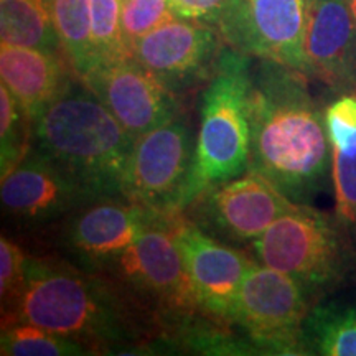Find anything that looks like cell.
Listing matches in <instances>:
<instances>
[{
	"mask_svg": "<svg viewBox=\"0 0 356 356\" xmlns=\"http://www.w3.org/2000/svg\"><path fill=\"white\" fill-rule=\"evenodd\" d=\"M351 228L337 215L296 204L249 244L259 264L299 280L315 304L356 274Z\"/></svg>",
	"mask_w": 356,
	"mask_h": 356,
	"instance_id": "8992f818",
	"label": "cell"
},
{
	"mask_svg": "<svg viewBox=\"0 0 356 356\" xmlns=\"http://www.w3.org/2000/svg\"><path fill=\"white\" fill-rule=\"evenodd\" d=\"M314 305L299 280L256 261L239 289L231 327L256 353L304 355L302 330Z\"/></svg>",
	"mask_w": 356,
	"mask_h": 356,
	"instance_id": "52a82bcc",
	"label": "cell"
},
{
	"mask_svg": "<svg viewBox=\"0 0 356 356\" xmlns=\"http://www.w3.org/2000/svg\"><path fill=\"white\" fill-rule=\"evenodd\" d=\"M332 144V185L335 215L356 228V95H340L325 111Z\"/></svg>",
	"mask_w": 356,
	"mask_h": 356,
	"instance_id": "ac0fdd59",
	"label": "cell"
},
{
	"mask_svg": "<svg viewBox=\"0 0 356 356\" xmlns=\"http://www.w3.org/2000/svg\"><path fill=\"white\" fill-rule=\"evenodd\" d=\"M197 134L181 114L134 144L124 195L160 213H181L195 163Z\"/></svg>",
	"mask_w": 356,
	"mask_h": 356,
	"instance_id": "ba28073f",
	"label": "cell"
},
{
	"mask_svg": "<svg viewBox=\"0 0 356 356\" xmlns=\"http://www.w3.org/2000/svg\"><path fill=\"white\" fill-rule=\"evenodd\" d=\"M0 40L15 47L60 53L50 0H0Z\"/></svg>",
	"mask_w": 356,
	"mask_h": 356,
	"instance_id": "ffe728a7",
	"label": "cell"
},
{
	"mask_svg": "<svg viewBox=\"0 0 356 356\" xmlns=\"http://www.w3.org/2000/svg\"><path fill=\"white\" fill-rule=\"evenodd\" d=\"M304 355L356 356V302H322L312 307L302 330Z\"/></svg>",
	"mask_w": 356,
	"mask_h": 356,
	"instance_id": "d6986e66",
	"label": "cell"
},
{
	"mask_svg": "<svg viewBox=\"0 0 356 356\" xmlns=\"http://www.w3.org/2000/svg\"><path fill=\"white\" fill-rule=\"evenodd\" d=\"M346 2H348V7H350L351 13H353L355 22H356V0H346Z\"/></svg>",
	"mask_w": 356,
	"mask_h": 356,
	"instance_id": "83f0119b",
	"label": "cell"
},
{
	"mask_svg": "<svg viewBox=\"0 0 356 356\" xmlns=\"http://www.w3.org/2000/svg\"><path fill=\"white\" fill-rule=\"evenodd\" d=\"M53 22L61 51L74 76L84 78L95 68L91 40V2L89 0H50Z\"/></svg>",
	"mask_w": 356,
	"mask_h": 356,
	"instance_id": "44dd1931",
	"label": "cell"
},
{
	"mask_svg": "<svg viewBox=\"0 0 356 356\" xmlns=\"http://www.w3.org/2000/svg\"><path fill=\"white\" fill-rule=\"evenodd\" d=\"M173 236L203 312L231 327L239 289L256 259L207 234L184 213L173 216Z\"/></svg>",
	"mask_w": 356,
	"mask_h": 356,
	"instance_id": "7c38bea8",
	"label": "cell"
},
{
	"mask_svg": "<svg viewBox=\"0 0 356 356\" xmlns=\"http://www.w3.org/2000/svg\"><path fill=\"white\" fill-rule=\"evenodd\" d=\"M70 70L60 53L0 44V78L32 126L74 81Z\"/></svg>",
	"mask_w": 356,
	"mask_h": 356,
	"instance_id": "e0dca14e",
	"label": "cell"
},
{
	"mask_svg": "<svg viewBox=\"0 0 356 356\" xmlns=\"http://www.w3.org/2000/svg\"><path fill=\"white\" fill-rule=\"evenodd\" d=\"M32 124L22 113L15 97L2 83L0 86V168L2 175L15 167L32 145Z\"/></svg>",
	"mask_w": 356,
	"mask_h": 356,
	"instance_id": "cb8c5ba5",
	"label": "cell"
},
{
	"mask_svg": "<svg viewBox=\"0 0 356 356\" xmlns=\"http://www.w3.org/2000/svg\"><path fill=\"white\" fill-rule=\"evenodd\" d=\"M173 13L180 19L215 26L220 22L226 0H168Z\"/></svg>",
	"mask_w": 356,
	"mask_h": 356,
	"instance_id": "4316f807",
	"label": "cell"
},
{
	"mask_svg": "<svg viewBox=\"0 0 356 356\" xmlns=\"http://www.w3.org/2000/svg\"><path fill=\"white\" fill-rule=\"evenodd\" d=\"M15 320L73 338L91 355L126 353L160 338L144 312L108 274L53 256H29L24 291L2 325Z\"/></svg>",
	"mask_w": 356,
	"mask_h": 356,
	"instance_id": "7a4b0ae2",
	"label": "cell"
},
{
	"mask_svg": "<svg viewBox=\"0 0 356 356\" xmlns=\"http://www.w3.org/2000/svg\"><path fill=\"white\" fill-rule=\"evenodd\" d=\"M296 204L259 172L249 168L241 177L204 190L181 213L218 241L249 246Z\"/></svg>",
	"mask_w": 356,
	"mask_h": 356,
	"instance_id": "9c48e42d",
	"label": "cell"
},
{
	"mask_svg": "<svg viewBox=\"0 0 356 356\" xmlns=\"http://www.w3.org/2000/svg\"><path fill=\"white\" fill-rule=\"evenodd\" d=\"M0 198L3 213L25 228L55 225L95 200L32 145L2 175Z\"/></svg>",
	"mask_w": 356,
	"mask_h": 356,
	"instance_id": "9a60e30c",
	"label": "cell"
},
{
	"mask_svg": "<svg viewBox=\"0 0 356 356\" xmlns=\"http://www.w3.org/2000/svg\"><path fill=\"white\" fill-rule=\"evenodd\" d=\"M309 79L270 60L251 70L249 168L297 204H312L332 184V144Z\"/></svg>",
	"mask_w": 356,
	"mask_h": 356,
	"instance_id": "6da1fadb",
	"label": "cell"
},
{
	"mask_svg": "<svg viewBox=\"0 0 356 356\" xmlns=\"http://www.w3.org/2000/svg\"><path fill=\"white\" fill-rule=\"evenodd\" d=\"M175 215L157 213L136 243L101 273L122 287L160 338L184 343L190 333L213 318L203 312L185 270L173 236Z\"/></svg>",
	"mask_w": 356,
	"mask_h": 356,
	"instance_id": "277c9868",
	"label": "cell"
},
{
	"mask_svg": "<svg viewBox=\"0 0 356 356\" xmlns=\"http://www.w3.org/2000/svg\"><path fill=\"white\" fill-rule=\"evenodd\" d=\"M91 2V40L96 65L113 63L131 56L121 24L122 0H89Z\"/></svg>",
	"mask_w": 356,
	"mask_h": 356,
	"instance_id": "603a6c76",
	"label": "cell"
},
{
	"mask_svg": "<svg viewBox=\"0 0 356 356\" xmlns=\"http://www.w3.org/2000/svg\"><path fill=\"white\" fill-rule=\"evenodd\" d=\"M136 137L81 79L53 101L32 127V147L92 198L122 197Z\"/></svg>",
	"mask_w": 356,
	"mask_h": 356,
	"instance_id": "3957f363",
	"label": "cell"
},
{
	"mask_svg": "<svg viewBox=\"0 0 356 356\" xmlns=\"http://www.w3.org/2000/svg\"><path fill=\"white\" fill-rule=\"evenodd\" d=\"M251 56L226 44L202 95L197 149L185 210L210 186L241 177L249 168ZM184 210V211H185Z\"/></svg>",
	"mask_w": 356,
	"mask_h": 356,
	"instance_id": "5b68a950",
	"label": "cell"
},
{
	"mask_svg": "<svg viewBox=\"0 0 356 356\" xmlns=\"http://www.w3.org/2000/svg\"><path fill=\"white\" fill-rule=\"evenodd\" d=\"M218 29L173 17L131 44V56L177 96L210 81L222 51Z\"/></svg>",
	"mask_w": 356,
	"mask_h": 356,
	"instance_id": "8fae6325",
	"label": "cell"
},
{
	"mask_svg": "<svg viewBox=\"0 0 356 356\" xmlns=\"http://www.w3.org/2000/svg\"><path fill=\"white\" fill-rule=\"evenodd\" d=\"M173 17L177 15L168 0H122L121 24L129 48L137 38L152 32Z\"/></svg>",
	"mask_w": 356,
	"mask_h": 356,
	"instance_id": "d4e9b609",
	"label": "cell"
},
{
	"mask_svg": "<svg viewBox=\"0 0 356 356\" xmlns=\"http://www.w3.org/2000/svg\"><path fill=\"white\" fill-rule=\"evenodd\" d=\"M29 256L22 248L6 234L0 236V297H2V317L10 314L17 305L26 279Z\"/></svg>",
	"mask_w": 356,
	"mask_h": 356,
	"instance_id": "484cf974",
	"label": "cell"
},
{
	"mask_svg": "<svg viewBox=\"0 0 356 356\" xmlns=\"http://www.w3.org/2000/svg\"><path fill=\"white\" fill-rule=\"evenodd\" d=\"M305 73L337 95H356V22L346 0H307Z\"/></svg>",
	"mask_w": 356,
	"mask_h": 356,
	"instance_id": "2e32d148",
	"label": "cell"
},
{
	"mask_svg": "<svg viewBox=\"0 0 356 356\" xmlns=\"http://www.w3.org/2000/svg\"><path fill=\"white\" fill-rule=\"evenodd\" d=\"M81 81L136 139L180 114L175 92L132 56L97 65Z\"/></svg>",
	"mask_w": 356,
	"mask_h": 356,
	"instance_id": "5bb4252c",
	"label": "cell"
},
{
	"mask_svg": "<svg viewBox=\"0 0 356 356\" xmlns=\"http://www.w3.org/2000/svg\"><path fill=\"white\" fill-rule=\"evenodd\" d=\"M157 213L122 197L92 200L61 220L60 243L74 264L102 270L136 243Z\"/></svg>",
	"mask_w": 356,
	"mask_h": 356,
	"instance_id": "4fadbf2b",
	"label": "cell"
},
{
	"mask_svg": "<svg viewBox=\"0 0 356 356\" xmlns=\"http://www.w3.org/2000/svg\"><path fill=\"white\" fill-rule=\"evenodd\" d=\"M2 356H81L91 355L79 341L60 333L50 332L29 322H15L2 325L0 338Z\"/></svg>",
	"mask_w": 356,
	"mask_h": 356,
	"instance_id": "7402d4cb",
	"label": "cell"
},
{
	"mask_svg": "<svg viewBox=\"0 0 356 356\" xmlns=\"http://www.w3.org/2000/svg\"><path fill=\"white\" fill-rule=\"evenodd\" d=\"M305 22L307 0H226L216 29L244 55L305 73Z\"/></svg>",
	"mask_w": 356,
	"mask_h": 356,
	"instance_id": "30bf717a",
	"label": "cell"
}]
</instances>
